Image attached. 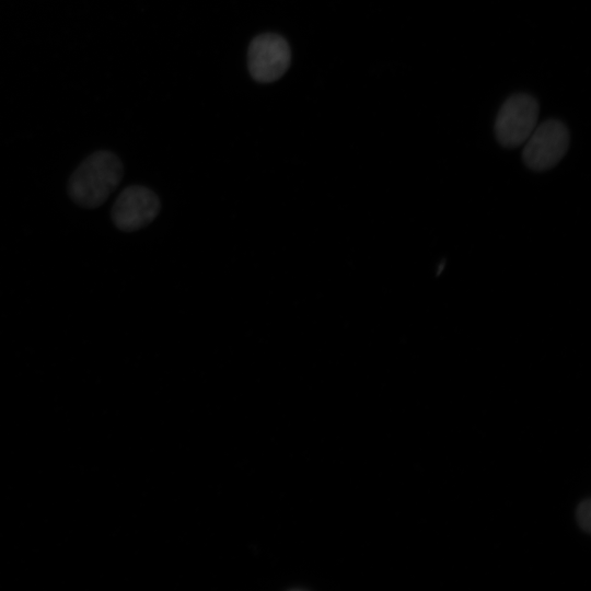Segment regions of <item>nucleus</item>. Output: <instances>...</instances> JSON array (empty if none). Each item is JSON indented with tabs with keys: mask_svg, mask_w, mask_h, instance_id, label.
I'll return each instance as SVG.
<instances>
[{
	"mask_svg": "<svg viewBox=\"0 0 591 591\" xmlns=\"http://www.w3.org/2000/svg\"><path fill=\"white\" fill-rule=\"evenodd\" d=\"M123 174V164L115 153L96 151L72 173L68 185L69 195L81 207H99L117 188Z\"/></svg>",
	"mask_w": 591,
	"mask_h": 591,
	"instance_id": "f257e3e1",
	"label": "nucleus"
},
{
	"mask_svg": "<svg viewBox=\"0 0 591 591\" xmlns=\"http://www.w3.org/2000/svg\"><path fill=\"white\" fill-rule=\"evenodd\" d=\"M540 106L529 94H514L501 105L495 121L499 143L515 148L525 142L537 125Z\"/></svg>",
	"mask_w": 591,
	"mask_h": 591,
	"instance_id": "f03ea898",
	"label": "nucleus"
},
{
	"mask_svg": "<svg viewBox=\"0 0 591 591\" xmlns=\"http://www.w3.org/2000/svg\"><path fill=\"white\" fill-rule=\"evenodd\" d=\"M523 144L524 163L534 171H545L555 166L567 152L569 132L561 121L548 119L536 125Z\"/></svg>",
	"mask_w": 591,
	"mask_h": 591,
	"instance_id": "7ed1b4c3",
	"label": "nucleus"
},
{
	"mask_svg": "<svg viewBox=\"0 0 591 591\" xmlns=\"http://www.w3.org/2000/svg\"><path fill=\"white\" fill-rule=\"evenodd\" d=\"M291 62L290 46L287 40L274 33L256 36L247 51L248 71L254 80L269 83L278 80Z\"/></svg>",
	"mask_w": 591,
	"mask_h": 591,
	"instance_id": "20e7f679",
	"label": "nucleus"
},
{
	"mask_svg": "<svg viewBox=\"0 0 591 591\" xmlns=\"http://www.w3.org/2000/svg\"><path fill=\"white\" fill-rule=\"evenodd\" d=\"M160 211L158 196L148 187H126L112 208L114 224L121 231L132 232L149 224Z\"/></svg>",
	"mask_w": 591,
	"mask_h": 591,
	"instance_id": "39448f33",
	"label": "nucleus"
},
{
	"mask_svg": "<svg viewBox=\"0 0 591 591\" xmlns=\"http://www.w3.org/2000/svg\"><path fill=\"white\" fill-rule=\"evenodd\" d=\"M576 521L583 532L591 531V500L589 498L579 502L576 509Z\"/></svg>",
	"mask_w": 591,
	"mask_h": 591,
	"instance_id": "423d86ee",
	"label": "nucleus"
}]
</instances>
